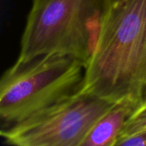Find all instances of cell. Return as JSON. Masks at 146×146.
<instances>
[{"label":"cell","mask_w":146,"mask_h":146,"mask_svg":"<svg viewBox=\"0 0 146 146\" xmlns=\"http://www.w3.org/2000/svg\"><path fill=\"white\" fill-rule=\"evenodd\" d=\"M116 146H146V132L120 139Z\"/></svg>","instance_id":"52a82bcc"},{"label":"cell","mask_w":146,"mask_h":146,"mask_svg":"<svg viewBox=\"0 0 146 146\" xmlns=\"http://www.w3.org/2000/svg\"><path fill=\"white\" fill-rule=\"evenodd\" d=\"M81 92L138 105L146 96V0H105Z\"/></svg>","instance_id":"6da1fadb"},{"label":"cell","mask_w":146,"mask_h":146,"mask_svg":"<svg viewBox=\"0 0 146 146\" xmlns=\"http://www.w3.org/2000/svg\"><path fill=\"white\" fill-rule=\"evenodd\" d=\"M145 132H146V96L127 119L119 139Z\"/></svg>","instance_id":"8992f818"},{"label":"cell","mask_w":146,"mask_h":146,"mask_svg":"<svg viewBox=\"0 0 146 146\" xmlns=\"http://www.w3.org/2000/svg\"><path fill=\"white\" fill-rule=\"evenodd\" d=\"M85 73L84 63L68 55L53 53L16 60L0 80L2 127L79 92Z\"/></svg>","instance_id":"3957f363"},{"label":"cell","mask_w":146,"mask_h":146,"mask_svg":"<svg viewBox=\"0 0 146 146\" xmlns=\"http://www.w3.org/2000/svg\"><path fill=\"white\" fill-rule=\"evenodd\" d=\"M115 103L80 91L25 120L2 127L7 145L81 146L96 121Z\"/></svg>","instance_id":"277c9868"},{"label":"cell","mask_w":146,"mask_h":146,"mask_svg":"<svg viewBox=\"0 0 146 146\" xmlns=\"http://www.w3.org/2000/svg\"><path fill=\"white\" fill-rule=\"evenodd\" d=\"M105 0H33L17 61L63 54L86 68L98 40Z\"/></svg>","instance_id":"7a4b0ae2"},{"label":"cell","mask_w":146,"mask_h":146,"mask_svg":"<svg viewBox=\"0 0 146 146\" xmlns=\"http://www.w3.org/2000/svg\"><path fill=\"white\" fill-rule=\"evenodd\" d=\"M137 106L127 99L115 103L96 121L81 146H116L127 119Z\"/></svg>","instance_id":"5b68a950"}]
</instances>
